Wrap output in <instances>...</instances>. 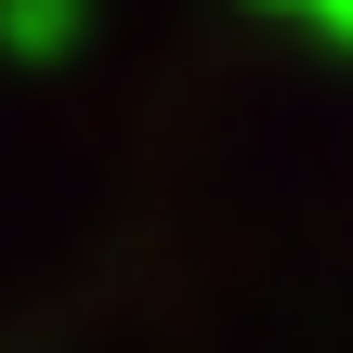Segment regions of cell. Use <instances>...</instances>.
Returning a JSON list of instances; mask_svg holds the SVG:
<instances>
[{
    "label": "cell",
    "mask_w": 353,
    "mask_h": 353,
    "mask_svg": "<svg viewBox=\"0 0 353 353\" xmlns=\"http://www.w3.org/2000/svg\"><path fill=\"white\" fill-rule=\"evenodd\" d=\"M275 13H301V26H327V39H353V0H275Z\"/></svg>",
    "instance_id": "cell-2"
},
{
    "label": "cell",
    "mask_w": 353,
    "mask_h": 353,
    "mask_svg": "<svg viewBox=\"0 0 353 353\" xmlns=\"http://www.w3.org/2000/svg\"><path fill=\"white\" fill-rule=\"evenodd\" d=\"M92 0H0V65H79Z\"/></svg>",
    "instance_id": "cell-1"
}]
</instances>
